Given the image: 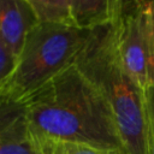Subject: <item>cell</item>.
Instances as JSON below:
<instances>
[{
  "label": "cell",
  "mask_w": 154,
  "mask_h": 154,
  "mask_svg": "<svg viewBox=\"0 0 154 154\" xmlns=\"http://www.w3.org/2000/svg\"><path fill=\"white\" fill-rule=\"evenodd\" d=\"M24 103L35 136L61 143L124 149L108 102L75 64Z\"/></svg>",
  "instance_id": "cell-1"
},
{
  "label": "cell",
  "mask_w": 154,
  "mask_h": 154,
  "mask_svg": "<svg viewBox=\"0 0 154 154\" xmlns=\"http://www.w3.org/2000/svg\"><path fill=\"white\" fill-rule=\"evenodd\" d=\"M73 64L108 102L126 154H148L144 89L122 63L112 22L89 31Z\"/></svg>",
  "instance_id": "cell-2"
},
{
  "label": "cell",
  "mask_w": 154,
  "mask_h": 154,
  "mask_svg": "<svg viewBox=\"0 0 154 154\" xmlns=\"http://www.w3.org/2000/svg\"><path fill=\"white\" fill-rule=\"evenodd\" d=\"M90 30L72 24L38 23L26 36L16 69L0 93L24 102L73 65Z\"/></svg>",
  "instance_id": "cell-3"
},
{
  "label": "cell",
  "mask_w": 154,
  "mask_h": 154,
  "mask_svg": "<svg viewBox=\"0 0 154 154\" xmlns=\"http://www.w3.org/2000/svg\"><path fill=\"white\" fill-rule=\"evenodd\" d=\"M112 24L125 69L143 89L154 85L152 0H118Z\"/></svg>",
  "instance_id": "cell-4"
},
{
  "label": "cell",
  "mask_w": 154,
  "mask_h": 154,
  "mask_svg": "<svg viewBox=\"0 0 154 154\" xmlns=\"http://www.w3.org/2000/svg\"><path fill=\"white\" fill-rule=\"evenodd\" d=\"M0 154H37L25 103L0 93Z\"/></svg>",
  "instance_id": "cell-5"
},
{
  "label": "cell",
  "mask_w": 154,
  "mask_h": 154,
  "mask_svg": "<svg viewBox=\"0 0 154 154\" xmlns=\"http://www.w3.org/2000/svg\"><path fill=\"white\" fill-rule=\"evenodd\" d=\"M38 19L26 0H0V37L16 58Z\"/></svg>",
  "instance_id": "cell-6"
},
{
  "label": "cell",
  "mask_w": 154,
  "mask_h": 154,
  "mask_svg": "<svg viewBox=\"0 0 154 154\" xmlns=\"http://www.w3.org/2000/svg\"><path fill=\"white\" fill-rule=\"evenodd\" d=\"M118 0H72V22L81 29H94L113 22Z\"/></svg>",
  "instance_id": "cell-7"
},
{
  "label": "cell",
  "mask_w": 154,
  "mask_h": 154,
  "mask_svg": "<svg viewBox=\"0 0 154 154\" xmlns=\"http://www.w3.org/2000/svg\"><path fill=\"white\" fill-rule=\"evenodd\" d=\"M32 7L40 23L73 24L71 1L72 0H26Z\"/></svg>",
  "instance_id": "cell-8"
},
{
  "label": "cell",
  "mask_w": 154,
  "mask_h": 154,
  "mask_svg": "<svg viewBox=\"0 0 154 154\" xmlns=\"http://www.w3.org/2000/svg\"><path fill=\"white\" fill-rule=\"evenodd\" d=\"M16 63L17 58L6 45V42L0 37V89L4 88V85L7 83L11 75L13 73L16 69Z\"/></svg>",
  "instance_id": "cell-9"
},
{
  "label": "cell",
  "mask_w": 154,
  "mask_h": 154,
  "mask_svg": "<svg viewBox=\"0 0 154 154\" xmlns=\"http://www.w3.org/2000/svg\"><path fill=\"white\" fill-rule=\"evenodd\" d=\"M147 108V153L154 154V85L144 89Z\"/></svg>",
  "instance_id": "cell-10"
},
{
  "label": "cell",
  "mask_w": 154,
  "mask_h": 154,
  "mask_svg": "<svg viewBox=\"0 0 154 154\" xmlns=\"http://www.w3.org/2000/svg\"><path fill=\"white\" fill-rule=\"evenodd\" d=\"M66 154H126L124 149H107V148H96L85 144H73L64 143Z\"/></svg>",
  "instance_id": "cell-11"
},
{
  "label": "cell",
  "mask_w": 154,
  "mask_h": 154,
  "mask_svg": "<svg viewBox=\"0 0 154 154\" xmlns=\"http://www.w3.org/2000/svg\"><path fill=\"white\" fill-rule=\"evenodd\" d=\"M35 136V135H34ZM37 154H65L64 143L49 138L35 136Z\"/></svg>",
  "instance_id": "cell-12"
},
{
  "label": "cell",
  "mask_w": 154,
  "mask_h": 154,
  "mask_svg": "<svg viewBox=\"0 0 154 154\" xmlns=\"http://www.w3.org/2000/svg\"><path fill=\"white\" fill-rule=\"evenodd\" d=\"M152 16H153V23H154V0H152Z\"/></svg>",
  "instance_id": "cell-13"
},
{
  "label": "cell",
  "mask_w": 154,
  "mask_h": 154,
  "mask_svg": "<svg viewBox=\"0 0 154 154\" xmlns=\"http://www.w3.org/2000/svg\"><path fill=\"white\" fill-rule=\"evenodd\" d=\"M64 148H65V147H64ZM65 154H66V153H65Z\"/></svg>",
  "instance_id": "cell-14"
}]
</instances>
